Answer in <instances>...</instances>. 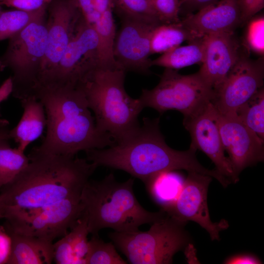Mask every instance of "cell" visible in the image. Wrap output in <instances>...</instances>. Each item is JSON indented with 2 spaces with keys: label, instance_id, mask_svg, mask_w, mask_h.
I'll return each mask as SVG.
<instances>
[{
  "label": "cell",
  "instance_id": "obj_1",
  "mask_svg": "<svg viewBox=\"0 0 264 264\" xmlns=\"http://www.w3.org/2000/svg\"><path fill=\"white\" fill-rule=\"evenodd\" d=\"M28 165L0 189V219L23 216L80 198L97 166L75 156L30 154Z\"/></svg>",
  "mask_w": 264,
  "mask_h": 264
},
{
  "label": "cell",
  "instance_id": "obj_2",
  "mask_svg": "<svg viewBox=\"0 0 264 264\" xmlns=\"http://www.w3.org/2000/svg\"><path fill=\"white\" fill-rule=\"evenodd\" d=\"M142 125L126 140L108 148L86 151L87 160L97 167L121 170L145 183L163 171L184 170L208 175L226 188L230 181L215 169L209 170L198 161L197 150L190 146L177 151L166 143L159 128V118H143Z\"/></svg>",
  "mask_w": 264,
  "mask_h": 264
},
{
  "label": "cell",
  "instance_id": "obj_3",
  "mask_svg": "<svg viewBox=\"0 0 264 264\" xmlns=\"http://www.w3.org/2000/svg\"><path fill=\"white\" fill-rule=\"evenodd\" d=\"M134 179L117 181L113 173L101 180H88L81 196L84 213L87 218L89 233L98 235L106 228L118 232L137 231L140 226L152 224L167 214L145 210L136 198Z\"/></svg>",
  "mask_w": 264,
  "mask_h": 264
},
{
  "label": "cell",
  "instance_id": "obj_4",
  "mask_svg": "<svg viewBox=\"0 0 264 264\" xmlns=\"http://www.w3.org/2000/svg\"><path fill=\"white\" fill-rule=\"evenodd\" d=\"M126 71L117 67L98 66L78 85L100 131L109 133L116 143L132 136L139 128L138 117L144 109L139 98L127 93Z\"/></svg>",
  "mask_w": 264,
  "mask_h": 264
},
{
  "label": "cell",
  "instance_id": "obj_5",
  "mask_svg": "<svg viewBox=\"0 0 264 264\" xmlns=\"http://www.w3.org/2000/svg\"><path fill=\"white\" fill-rule=\"evenodd\" d=\"M186 223L167 214L147 231H114L108 237L130 264H172L174 256L191 242Z\"/></svg>",
  "mask_w": 264,
  "mask_h": 264
},
{
  "label": "cell",
  "instance_id": "obj_6",
  "mask_svg": "<svg viewBox=\"0 0 264 264\" xmlns=\"http://www.w3.org/2000/svg\"><path fill=\"white\" fill-rule=\"evenodd\" d=\"M46 117L45 136L30 154L75 156L82 151L104 149L115 144L109 133L97 129L88 105Z\"/></svg>",
  "mask_w": 264,
  "mask_h": 264
},
{
  "label": "cell",
  "instance_id": "obj_7",
  "mask_svg": "<svg viewBox=\"0 0 264 264\" xmlns=\"http://www.w3.org/2000/svg\"><path fill=\"white\" fill-rule=\"evenodd\" d=\"M45 16L33 21L9 39L0 57V71L8 68L13 96L20 101L33 97L44 54L47 28Z\"/></svg>",
  "mask_w": 264,
  "mask_h": 264
},
{
  "label": "cell",
  "instance_id": "obj_8",
  "mask_svg": "<svg viewBox=\"0 0 264 264\" xmlns=\"http://www.w3.org/2000/svg\"><path fill=\"white\" fill-rule=\"evenodd\" d=\"M213 96V89L198 72L182 75L165 68L157 85L151 89H143L139 99L144 108L154 109L160 114L176 110L185 117L211 101Z\"/></svg>",
  "mask_w": 264,
  "mask_h": 264
},
{
  "label": "cell",
  "instance_id": "obj_9",
  "mask_svg": "<svg viewBox=\"0 0 264 264\" xmlns=\"http://www.w3.org/2000/svg\"><path fill=\"white\" fill-rule=\"evenodd\" d=\"M99 65L97 33L82 15L51 79L45 86L39 89L77 88L84 78Z\"/></svg>",
  "mask_w": 264,
  "mask_h": 264
},
{
  "label": "cell",
  "instance_id": "obj_10",
  "mask_svg": "<svg viewBox=\"0 0 264 264\" xmlns=\"http://www.w3.org/2000/svg\"><path fill=\"white\" fill-rule=\"evenodd\" d=\"M83 213L80 198H68L29 214L5 219L4 227L7 231L53 242L66 235Z\"/></svg>",
  "mask_w": 264,
  "mask_h": 264
},
{
  "label": "cell",
  "instance_id": "obj_11",
  "mask_svg": "<svg viewBox=\"0 0 264 264\" xmlns=\"http://www.w3.org/2000/svg\"><path fill=\"white\" fill-rule=\"evenodd\" d=\"M51 2L46 47L34 91L49 82L82 17L75 0Z\"/></svg>",
  "mask_w": 264,
  "mask_h": 264
},
{
  "label": "cell",
  "instance_id": "obj_12",
  "mask_svg": "<svg viewBox=\"0 0 264 264\" xmlns=\"http://www.w3.org/2000/svg\"><path fill=\"white\" fill-rule=\"evenodd\" d=\"M264 78L263 58L253 60L242 53L224 81L214 90L211 102L220 113L235 114L263 88Z\"/></svg>",
  "mask_w": 264,
  "mask_h": 264
},
{
  "label": "cell",
  "instance_id": "obj_13",
  "mask_svg": "<svg viewBox=\"0 0 264 264\" xmlns=\"http://www.w3.org/2000/svg\"><path fill=\"white\" fill-rule=\"evenodd\" d=\"M212 177L188 172L181 191L174 204L165 212L183 222L193 221L209 233L211 240H220V233L229 227L227 220L211 221L207 205L208 186Z\"/></svg>",
  "mask_w": 264,
  "mask_h": 264
},
{
  "label": "cell",
  "instance_id": "obj_14",
  "mask_svg": "<svg viewBox=\"0 0 264 264\" xmlns=\"http://www.w3.org/2000/svg\"><path fill=\"white\" fill-rule=\"evenodd\" d=\"M214 115L222 145L235 174L262 162L264 141L235 114H223L214 107Z\"/></svg>",
  "mask_w": 264,
  "mask_h": 264
},
{
  "label": "cell",
  "instance_id": "obj_15",
  "mask_svg": "<svg viewBox=\"0 0 264 264\" xmlns=\"http://www.w3.org/2000/svg\"><path fill=\"white\" fill-rule=\"evenodd\" d=\"M183 124L191 136L190 146L204 153L221 175L231 182H237L239 177L234 173L229 158L225 155L215 118L214 107L211 101L193 113L184 117Z\"/></svg>",
  "mask_w": 264,
  "mask_h": 264
},
{
  "label": "cell",
  "instance_id": "obj_16",
  "mask_svg": "<svg viewBox=\"0 0 264 264\" xmlns=\"http://www.w3.org/2000/svg\"><path fill=\"white\" fill-rule=\"evenodd\" d=\"M155 26L138 21L121 19L113 47L114 60L121 68L126 72L150 73V41Z\"/></svg>",
  "mask_w": 264,
  "mask_h": 264
},
{
  "label": "cell",
  "instance_id": "obj_17",
  "mask_svg": "<svg viewBox=\"0 0 264 264\" xmlns=\"http://www.w3.org/2000/svg\"><path fill=\"white\" fill-rule=\"evenodd\" d=\"M203 39L204 59L198 72L214 90L224 81L242 53L234 33L212 34Z\"/></svg>",
  "mask_w": 264,
  "mask_h": 264
},
{
  "label": "cell",
  "instance_id": "obj_18",
  "mask_svg": "<svg viewBox=\"0 0 264 264\" xmlns=\"http://www.w3.org/2000/svg\"><path fill=\"white\" fill-rule=\"evenodd\" d=\"M180 22L195 38L220 33H234L242 23L238 0H218L195 13L186 15Z\"/></svg>",
  "mask_w": 264,
  "mask_h": 264
},
{
  "label": "cell",
  "instance_id": "obj_19",
  "mask_svg": "<svg viewBox=\"0 0 264 264\" xmlns=\"http://www.w3.org/2000/svg\"><path fill=\"white\" fill-rule=\"evenodd\" d=\"M23 113L18 124L9 130V135L24 151L28 145L39 138L46 125L45 110L42 103L35 97L20 101Z\"/></svg>",
  "mask_w": 264,
  "mask_h": 264
},
{
  "label": "cell",
  "instance_id": "obj_20",
  "mask_svg": "<svg viewBox=\"0 0 264 264\" xmlns=\"http://www.w3.org/2000/svg\"><path fill=\"white\" fill-rule=\"evenodd\" d=\"M89 233L83 213L70 231L53 243V261L57 264H86Z\"/></svg>",
  "mask_w": 264,
  "mask_h": 264
},
{
  "label": "cell",
  "instance_id": "obj_21",
  "mask_svg": "<svg viewBox=\"0 0 264 264\" xmlns=\"http://www.w3.org/2000/svg\"><path fill=\"white\" fill-rule=\"evenodd\" d=\"M7 231L12 240L11 251L7 264H50L53 262V242Z\"/></svg>",
  "mask_w": 264,
  "mask_h": 264
},
{
  "label": "cell",
  "instance_id": "obj_22",
  "mask_svg": "<svg viewBox=\"0 0 264 264\" xmlns=\"http://www.w3.org/2000/svg\"><path fill=\"white\" fill-rule=\"evenodd\" d=\"M185 179L175 171H166L154 175L144 184L153 201L165 211L178 198Z\"/></svg>",
  "mask_w": 264,
  "mask_h": 264
},
{
  "label": "cell",
  "instance_id": "obj_23",
  "mask_svg": "<svg viewBox=\"0 0 264 264\" xmlns=\"http://www.w3.org/2000/svg\"><path fill=\"white\" fill-rule=\"evenodd\" d=\"M204 55V43L202 37L189 42L187 45H179L162 54L151 60V66L177 70L195 64L201 65Z\"/></svg>",
  "mask_w": 264,
  "mask_h": 264
},
{
  "label": "cell",
  "instance_id": "obj_24",
  "mask_svg": "<svg viewBox=\"0 0 264 264\" xmlns=\"http://www.w3.org/2000/svg\"><path fill=\"white\" fill-rule=\"evenodd\" d=\"M196 39L191 32L181 23H161L155 26L152 33L151 54H163Z\"/></svg>",
  "mask_w": 264,
  "mask_h": 264
},
{
  "label": "cell",
  "instance_id": "obj_25",
  "mask_svg": "<svg viewBox=\"0 0 264 264\" xmlns=\"http://www.w3.org/2000/svg\"><path fill=\"white\" fill-rule=\"evenodd\" d=\"M112 11V9H109L103 12L93 27L99 38L100 65L120 68L116 63L113 54L116 31Z\"/></svg>",
  "mask_w": 264,
  "mask_h": 264
},
{
  "label": "cell",
  "instance_id": "obj_26",
  "mask_svg": "<svg viewBox=\"0 0 264 264\" xmlns=\"http://www.w3.org/2000/svg\"><path fill=\"white\" fill-rule=\"evenodd\" d=\"M9 140L0 139V189L12 181L30 161L23 151L11 147Z\"/></svg>",
  "mask_w": 264,
  "mask_h": 264
},
{
  "label": "cell",
  "instance_id": "obj_27",
  "mask_svg": "<svg viewBox=\"0 0 264 264\" xmlns=\"http://www.w3.org/2000/svg\"><path fill=\"white\" fill-rule=\"evenodd\" d=\"M46 8L35 11L16 10L0 12V41L9 39L33 21L45 16Z\"/></svg>",
  "mask_w": 264,
  "mask_h": 264
},
{
  "label": "cell",
  "instance_id": "obj_28",
  "mask_svg": "<svg viewBox=\"0 0 264 264\" xmlns=\"http://www.w3.org/2000/svg\"><path fill=\"white\" fill-rule=\"evenodd\" d=\"M121 19H128L157 25L161 24L149 0H112Z\"/></svg>",
  "mask_w": 264,
  "mask_h": 264
},
{
  "label": "cell",
  "instance_id": "obj_29",
  "mask_svg": "<svg viewBox=\"0 0 264 264\" xmlns=\"http://www.w3.org/2000/svg\"><path fill=\"white\" fill-rule=\"evenodd\" d=\"M235 115L264 140V89L261 88Z\"/></svg>",
  "mask_w": 264,
  "mask_h": 264
},
{
  "label": "cell",
  "instance_id": "obj_30",
  "mask_svg": "<svg viewBox=\"0 0 264 264\" xmlns=\"http://www.w3.org/2000/svg\"><path fill=\"white\" fill-rule=\"evenodd\" d=\"M86 264H126L116 251L112 242H106L98 235H92L88 240Z\"/></svg>",
  "mask_w": 264,
  "mask_h": 264
},
{
  "label": "cell",
  "instance_id": "obj_31",
  "mask_svg": "<svg viewBox=\"0 0 264 264\" xmlns=\"http://www.w3.org/2000/svg\"><path fill=\"white\" fill-rule=\"evenodd\" d=\"M245 41L249 49L259 55L264 53V18L259 16L249 20Z\"/></svg>",
  "mask_w": 264,
  "mask_h": 264
},
{
  "label": "cell",
  "instance_id": "obj_32",
  "mask_svg": "<svg viewBox=\"0 0 264 264\" xmlns=\"http://www.w3.org/2000/svg\"><path fill=\"white\" fill-rule=\"evenodd\" d=\"M161 23H172L180 21L179 0H149Z\"/></svg>",
  "mask_w": 264,
  "mask_h": 264
},
{
  "label": "cell",
  "instance_id": "obj_33",
  "mask_svg": "<svg viewBox=\"0 0 264 264\" xmlns=\"http://www.w3.org/2000/svg\"><path fill=\"white\" fill-rule=\"evenodd\" d=\"M52 0H0V4L22 11H35L44 7Z\"/></svg>",
  "mask_w": 264,
  "mask_h": 264
},
{
  "label": "cell",
  "instance_id": "obj_34",
  "mask_svg": "<svg viewBox=\"0 0 264 264\" xmlns=\"http://www.w3.org/2000/svg\"><path fill=\"white\" fill-rule=\"evenodd\" d=\"M242 23L249 21L264 6V0H238Z\"/></svg>",
  "mask_w": 264,
  "mask_h": 264
},
{
  "label": "cell",
  "instance_id": "obj_35",
  "mask_svg": "<svg viewBox=\"0 0 264 264\" xmlns=\"http://www.w3.org/2000/svg\"><path fill=\"white\" fill-rule=\"evenodd\" d=\"M12 246L10 235L4 226L0 225V264H7Z\"/></svg>",
  "mask_w": 264,
  "mask_h": 264
},
{
  "label": "cell",
  "instance_id": "obj_36",
  "mask_svg": "<svg viewBox=\"0 0 264 264\" xmlns=\"http://www.w3.org/2000/svg\"><path fill=\"white\" fill-rule=\"evenodd\" d=\"M218 0H179L180 11L186 12V15L194 13L215 2Z\"/></svg>",
  "mask_w": 264,
  "mask_h": 264
},
{
  "label": "cell",
  "instance_id": "obj_37",
  "mask_svg": "<svg viewBox=\"0 0 264 264\" xmlns=\"http://www.w3.org/2000/svg\"><path fill=\"white\" fill-rule=\"evenodd\" d=\"M227 264H260L261 261L256 256L250 254H239L226 259L223 262Z\"/></svg>",
  "mask_w": 264,
  "mask_h": 264
},
{
  "label": "cell",
  "instance_id": "obj_38",
  "mask_svg": "<svg viewBox=\"0 0 264 264\" xmlns=\"http://www.w3.org/2000/svg\"><path fill=\"white\" fill-rule=\"evenodd\" d=\"M12 92V82L10 77L0 87V103L7 99Z\"/></svg>",
  "mask_w": 264,
  "mask_h": 264
},
{
  "label": "cell",
  "instance_id": "obj_39",
  "mask_svg": "<svg viewBox=\"0 0 264 264\" xmlns=\"http://www.w3.org/2000/svg\"><path fill=\"white\" fill-rule=\"evenodd\" d=\"M9 130L7 128L5 123H1L0 126V139L8 138L10 139L9 135Z\"/></svg>",
  "mask_w": 264,
  "mask_h": 264
},
{
  "label": "cell",
  "instance_id": "obj_40",
  "mask_svg": "<svg viewBox=\"0 0 264 264\" xmlns=\"http://www.w3.org/2000/svg\"></svg>",
  "mask_w": 264,
  "mask_h": 264
}]
</instances>
